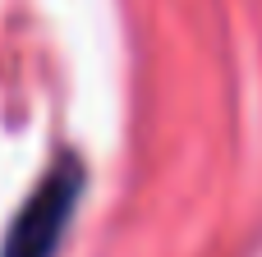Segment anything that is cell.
Here are the masks:
<instances>
[{
    "label": "cell",
    "mask_w": 262,
    "mask_h": 257,
    "mask_svg": "<svg viewBox=\"0 0 262 257\" xmlns=\"http://www.w3.org/2000/svg\"><path fill=\"white\" fill-rule=\"evenodd\" d=\"M88 189V170L74 152H60L46 175L32 184V193L23 198V207L14 212L5 239H0V257H60L69 225L78 216Z\"/></svg>",
    "instance_id": "1"
}]
</instances>
